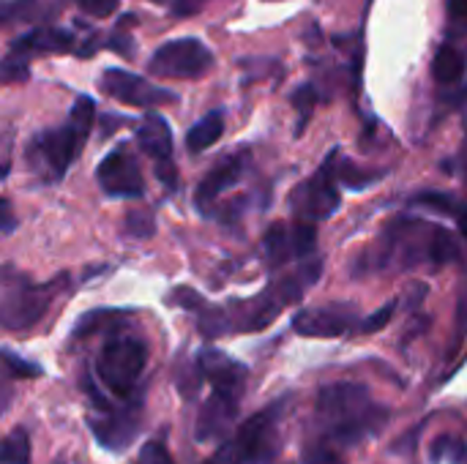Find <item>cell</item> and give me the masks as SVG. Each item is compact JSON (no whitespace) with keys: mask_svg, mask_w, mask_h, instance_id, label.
<instances>
[{"mask_svg":"<svg viewBox=\"0 0 467 464\" xmlns=\"http://www.w3.org/2000/svg\"><path fill=\"white\" fill-rule=\"evenodd\" d=\"M317 416L326 435L339 446H358L389 421V410L372 402L361 383H331L317 394Z\"/></svg>","mask_w":467,"mask_h":464,"instance_id":"obj_1","label":"cell"},{"mask_svg":"<svg viewBox=\"0 0 467 464\" xmlns=\"http://www.w3.org/2000/svg\"><path fill=\"white\" fill-rule=\"evenodd\" d=\"M93 115H96V101L90 96H79L63 126L38 131L27 142V164L44 183H57L77 161V156L88 142Z\"/></svg>","mask_w":467,"mask_h":464,"instance_id":"obj_2","label":"cell"},{"mask_svg":"<svg viewBox=\"0 0 467 464\" xmlns=\"http://www.w3.org/2000/svg\"><path fill=\"white\" fill-rule=\"evenodd\" d=\"M63 279L36 284L11 265H0V328L11 334L30 331L41 323Z\"/></svg>","mask_w":467,"mask_h":464,"instance_id":"obj_3","label":"cell"},{"mask_svg":"<svg viewBox=\"0 0 467 464\" xmlns=\"http://www.w3.org/2000/svg\"><path fill=\"white\" fill-rule=\"evenodd\" d=\"M145 366H148V345L126 334H112L96 358V375L104 391L118 399L131 397Z\"/></svg>","mask_w":467,"mask_h":464,"instance_id":"obj_4","label":"cell"},{"mask_svg":"<svg viewBox=\"0 0 467 464\" xmlns=\"http://www.w3.org/2000/svg\"><path fill=\"white\" fill-rule=\"evenodd\" d=\"M282 416L285 402L268 405L241 424L235 438L227 443L241 464H274L282 449Z\"/></svg>","mask_w":467,"mask_h":464,"instance_id":"obj_5","label":"cell"},{"mask_svg":"<svg viewBox=\"0 0 467 464\" xmlns=\"http://www.w3.org/2000/svg\"><path fill=\"white\" fill-rule=\"evenodd\" d=\"M148 68L167 79H197L213 68V52L200 38H175L153 52Z\"/></svg>","mask_w":467,"mask_h":464,"instance_id":"obj_6","label":"cell"},{"mask_svg":"<svg viewBox=\"0 0 467 464\" xmlns=\"http://www.w3.org/2000/svg\"><path fill=\"white\" fill-rule=\"evenodd\" d=\"M99 88L126 104V107H140V109H153V107H161V104H175L178 96L167 88H156L153 82H148L145 77L140 74H131V71H123V68H107L101 77H99Z\"/></svg>","mask_w":467,"mask_h":464,"instance_id":"obj_7","label":"cell"},{"mask_svg":"<svg viewBox=\"0 0 467 464\" xmlns=\"http://www.w3.org/2000/svg\"><path fill=\"white\" fill-rule=\"evenodd\" d=\"M137 145L153 159L156 178L161 180V186L170 191L178 189V167L172 159V129H170V123L156 112L145 115V120L137 129Z\"/></svg>","mask_w":467,"mask_h":464,"instance_id":"obj_8","label":"cell"},{"mask_svg":"<svg viewBox=\"0 0 467 464\" xmlns=\"http://www.w3.org/2000/svg\"><path fill=\"white\" fill-rule=\"evenodd\" d=\"M339 208V194L331 178V159L326 167L293 191V211L301 222H323Z\"/></svg>","mask_w":467,"mask_h":464,"instance_id":"obj_9","label":"cell"},{"mask_svg":"<svg viewBox=\"0 0 467 464\" xmlns=\"http://www.w3.org/2000/svg\"><path fill=\"white\" fill-rule=\"evenodd\" d=\"M96 180L107 197L140 200L145 194V180H142L140 164L126 150H112L109 156H104L101 164L96 167Z\"/></svg>","mask_w":467,"mask_h":464,"instance_id":"obj_10","label":"cell"},{"mask_svg":"<svg viewBox=\"0 0 467 464\" xmlns=\"http://www.w3.org/2000/svg\"><path fill=\"white\" fill-rule=\"evenodd\" d=\"M356 323H358V314L350 304H331V306L298 312L293 320V331L298 336L334 339V336H345Z\"/></svg>","mask_w":467,"mask_h":464,"instance_id":"obj_11","label":"cell"},{"mask_svg":"<svg viewBox=\"0 0 467 464\" xmlns=\"http://www.w3.org/2000/svg\"><path fill=\"white\" fill-rule=\"evenodd\" d=\"M93 429V438L112 454H120L131 446V440L140 432V407H112L104 410L101 418L88 421Z\"/></svg>","mask_w":467,"mask_h":464,"instance_id":"obj_12","label":"cell"},{"mask_svg":"<svg viewBox=\"0 0 467 464\" xmlns=\"http://www.w3.org/2000/svg\"><path fill=\"white\" fill-rule=\"evenodd\" d=\"M194 361H197V366L202 372V380H208L213 386V391L241 399L244 383H246V375H249L244 364H238L235 358H230L227 353H222L216 347L200 350Z\"/></svg>","mask_w":467,"mask_h":464,"instance_id":"obj_13","label":"cell"},{"mask_svg":"<svg viewBox=\"0 0 467 464\" xmlns=\"http://www.w3.org/2000/svg\"><path fill=\"white\" fill-rule=\"evenodd\" d=\"M244 170H246V156H244V153H230V156H224L219 164H213V167L208 170V175L202 178V183L197 186V194H194L197 208H200L202 213H211V205H213L227 189H233V186L241 180Z\"/></svg>","mask_w":467,"mask_h":464,"instance_id":"obj_14","label":"cell"},{"mask_svg":"<svg viewBox=\"0 0 467 464\" xmlns=\"http://www.w3.org/2000/svg\"><path fill=\"white\" fill-rule=\"evenodd\" d=\"M238 397H227V394H219L213 391L208 397V402L200 407V416H197V424H194V438L200 443H211V440H219L230 432V427L235 424V416H238Z\"/></svg>","mask_w":467,"mask_h":464,"instance_id":"obj_15","label":"cell"},{"mask_svg":"<svg viewBox=\"0 0 467 464\" xmlns=\"http://www.w3.org/2000/svg\"><path fill=\"white\" fill-rule=\"evenodd\" d=\"M77 46V38L71 30H63V27H36L25 36H19L14 44H11V52L8 57L11 60H27L33 55H49V52H74Z\"/></svg>","mask_w":467,"mask_h":464,"instance_id":"obj_16","label":"cell"},{"mask_svg":"<svg viewBox=\"0 0 467 464\" xmlns=\"http://www.w3.org/2000/svg\"><path fill=\"white\" fill-rule=\"evenodd\" d=\"M222 134H224V112H222V109H211L205 118H200V120L189 129V134H186V148H189L192 153H202V150H208L211 145H216Z\"/></svg>","mask_w":467,"mask_h":464,"instance_id":"obj_17","label":"cell"},{"mask_svg":"<svg viewBox=\"0 0 467 464\" xmlns=\"http://www.w3.org/2000/svg\"><path fill=\"white\" fill-rule=\"evenodd\" d=\"M126 320H129V312H123V309H96V312L79 317L74 336L82 339V336H93L99 331H118Z\"/></svg>","mask_w":467,"mask_h":464,"instance_id":"obj_18","label":"cell"},{"mask_svg":"<svg viewBox=\"0 0 467 464\" xmlns=\"http://www.w3.org/2000/svg\"><path fill=\"white\" fill-rule=\"evenodd\" d=\"M465 52L457 49L454 44H443V46L438 49L435 60H432V74H435L438 82L451 85V82H457V79L465 74Z\"/></svg>","mask_w":467,"mask_h":464,"instance_id":"obj_19","label":"cell"},{"mask_svg":"<svg viewBox=\"0 0 467 464\" xmlns=\"http://www.w3.org/2000/svg\"><path fill=\"white\" fill-rule=\"evenodd\" d=\"M30 435L22 427H14L0 440V464H30Z\"/></svg>","mask_w":467,"mask_h":464,"instance_id":"obj_20","label":"cell"},{"mask_svg":"<svg viewBox=\"0 0 467 464\" xmlns=\"http://www.w3.org/2000/svg\"><path fill=\"white\" fill-rule=\"evenodd\" d=\"M263 249L271 260V265H285L293 257V243H290V230L285 224H271L265 238H263Z\"/></svg>","mask_w":467,"mask_h":464,"instance_id":"obj_21","label":"cell"},{"mask_svg":"<svg viewBox=\"0 0 467 464\" xmlns=\"http://www.w3.org/2000/svg\"><path fill=\"white\" fill-rule=\"evenodd\" d=\"M427 254L435 260V263H449V260H457L460 254V246L454 241V235L443 227H435L432 230V238H430V246H427Z\"/></svg>","mask_w":467,"mask_h":464,"instance_id":"obj_22","label":"cell"},{"mask_svg":"<svg viewBox=\"0 0 467 464\" xmlns=\"http://www.w3.org/2000/svg\"><path fill=\"white\" fill-rule=\"evenodd\" d=\"M290 243H293V254L296 257H309L315 252V243H317V230L312 222H298L293 230H290Z\"/></svg>","mask_w":467,"mask_h":464,"instance_id":"obj_23","label":"cell"},{"mask_svg":"<svg viewBox=\"0 0 467 464\" xmlns=\"http://www.w3.org/2000/svg\"><path fill=\"white\" fill-rule=\"evenodd\" d=\"M200 383H202V372H200L197 361L194 364H178V369H175V386L183 394V399H194V394L200 391Z\"/></svg>","mask_w":467,"mask_h":464,"instance_id":"obj_24","label":"cell"},{"mask_svg":"<svg viewBox=\"0 0 467 464\" xmlns=\"http://www.w3.org/2000/svg\"><path fill=\"white\" fill-rule=\"evenodd\" d=\"M0 364L14 375V377H25V380H33V377H41V366L33 364V361H25L19 356H14L11 350H0Z\"/></svg>","mask_w":467,"mask_h":464,"instance_id":"obj_25","label":"cell"},{"mask_svg":"<svg viewBox=\"0 0 467 464\" xmlns=\"http://www.w3.org/2000/svg\"><path fill=\"white\" fill-rule=\"evenodd\" d=\"M126 230L134 235V238H150L156 232V224H153V213L148 211H131L126 216Z\"/></svg>","mask_w":467,"mask_h":464,"instance_id":"obj_26","label":"cell"},{"mask_svg":"<svg viewBox=\"0 0 467 464\" xmlns=\"http://www.w3.org/2000/svg\"><path fill=\"white\" fill-rule=\"evenodd\" d=\"M293 104H296V109L301 112V123H298V131H301L304 123H306L309 115H312L315 104H317V90H315L312 85H301V88L293 93Z\"/></svg>","mask_w":467,"mask_h":464,"instance_id":"obj_27","label":"cell"},{"mask_svg":"<svg viewBox=\"0 0 467 464\" xmlns=\"http://www.w3.org/2000/svg\"><path fill=\"white\" fill-rule=\"evenodd\" d=\"M137 464H175L172 462V454L167 451V446L161 440H150L140 449V457Z\"/></svg>","mask_w":467,"mask_h":464,"instance_id":"obj_28","label":"cell"},{"mask_svg":"<svg viewBox=\"0 0 467 464\" xmlns=\"http://www.w3.org/2000/svg\"><path fill=\"white\" fill-rule=\"evenodd\" d=\"M304 464H345L337 451H331L328 446L323 443H306L304 446Z\"/></svg>","mask_w":467,"mask_h":464,"instance_id":"obj_29","label":"cell"},{"mask_svg":"<svg viewBox=\"0 0 467 464\" xmlns=\"http://www.w3.org/2000/svg\"><path fill=\"white\" fill-rule=\"evenodd\" d=\"M394 309H397V304H386L383 309H378L375 314H369L364 323H361V331L364 334H375V331H380L383 325H389V320L394 317Z\"/></svg>","mask_w":467,"mask_h":464,"instance_id":"obj_30","label":"cell"},{"mask_svg":"<svg viewBox=\"0 0 467 464\" xmlns=\"http://www.w3.org/2000/svg\"><path fill=\"white\" fill-rule=\"evenodd\" d=\"M36 0H11V3H3L0 5V22H8V19H19L25 16L27 11H33Z\"/></svg>","mask_w":467,"mask_h":464,"instance_id":"obj_31","label":"cell"},{"mask_svg":"<svg viewBox=\"0 0 467 464\" xmlns=\"http://www.w3.org/2000/svg\"><path fill=\"white\" fill-rule=\"evenodd\" d=\"M77 5L85 11V14H90V16H109L115 8H118V0H77Z\"/></svg>","mask_w":467,"mask_h":464,"instance_id":"obj_32","label":"cell"},{"mask_svg":"<svg viewBox=\"0 0 467 464\" xmlns=\"http://www.w3.org/2000/svg\"><path fill=\"white\" fill-rule=\"evenodd\" d=\"M202 3H205V0H172V14H175V16H189V14H194Z\"/></svg>","mask_w":467,"mask_h":464,"instance_id":"obj_33","label":"cell"},{"mask_svg":"<svg viewBox=\"0 0 467 464\" xmlns=\"http://www.w3.org/2000/svg\"><path fill=\"white\" fill-rule=\"evenodd\" d=\"M14 227V211L8 200H0V232H8Z\"/></svg>","mask_w":467,"mask_h":464,"instance_id":"obj_34","label":"cell"},{"mask_svg":"<svg viewBox=\"0 0 467 464\" xmlns=\"http://www.w3.org/2000/svg\"><path fill=\"white\" fill-rule=\"evenodd\" d=\"M449 14L457 22H467V0H449Z\"/></svg>","mask_w":467,"mask_h":464,"instance_id":"obj_35","label":"cell"},{"mask_svg":"<svg viewBox=\"0 0 467 464\" xmlns=\"http://www.w3.org/2000/svg\"><path fill=\"white\" fill-rule=\"evenodd\" d=\"M205 464H241V462H238V457L233 454V449H230V446H224L213 459H208Z\"/></svg>","mask_w":467,"mask_h":464,"instance_id":"obj_36","label":"cell"},{"mask_svg":"<svg viewBox=\"0 0 467 464\" xmlns=\"http://www.w3.org/2000/svg\"><path fill=\"white\" fill-rule=\"evenodd\" d=\"M454 219H457V227H460V232L467 238V205H457V211H454Z\"/></svg>","mask_w":467,"mask_h":464,"instance_id":"obj_37","label":"cell"},{"mask_svg":"<svg viewBox=\"0 0 467 464\" xmlns=\"http://www.w3.org/2000/svg\"><path fill=\"white\" fill-rule=\"evenodd\" d=\"M8 402H11V388L0 383V418H3V413L8 410Z\"/></svg>","mask_w":467,"mask_h":464,"instance_id":"obj_38","label":"cell"},{"mask_svg":"<svg viewBox=\"0 0 467 464\" xmlns=\"http://www.w3.org/2000/svg\"><path fill=\"white\" fill-rule=\"evenodd\" d=\"M52 464H66V462H63V459H55V462H52Z\"/></svg>","mask_w":467,"mask_h":464,"instance_id":"obj_39","label":"cell"}]
</instances>
